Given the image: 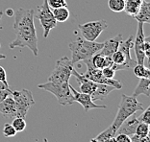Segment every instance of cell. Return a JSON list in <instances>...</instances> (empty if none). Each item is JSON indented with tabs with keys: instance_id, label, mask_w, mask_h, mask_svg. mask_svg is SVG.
<instances>
[{
	"instance_id": "6da1fadb",
	"label": "cell",
	"mask_w": 150,
	"mask_h": 142,
	"mask_svg": "<svg viewBox=\"0 0 150 142\" xmlns=\"http://www.w3.org/2000/svg\"><path fill=\"white\" fill-rule=\"evenodd\" d=\"M34 9L19 8L15 13L13 29L16 31V39L9 44L10 48L27 47L33 52L34 56L39 55L38 37L34 24Z\"/></svg>"
},
{
	"instance_id": "7a4b0ae2",
	"label": "cell",
	"mask_w": 150,
	"mask_h": 142,
	"mask_svg": "<svg viewBox=\"0 0 150 142\" xmlns=\"http://www.w3.org/2000/svg\"><path fill=\"white\" fill-rule=\"evenodd\" d=\"M69 50L71 52V63H76L80 60H88L94 54L100 51L103 47V42L90 41L85 39H77L75 41L69 43Z\"/></svg>"
},
{
	"instance_id": "3957f363",
	"label": "cell",
	"mask_w": 150,
	"mask_h": 142,
	"mask_svg": "<svg viewBox=\"0 0 150 142\" xmlns=\"http://www.w3.org/2000/svg\"><path fill=\"white\" fill-rule=\"evenodd\" d=\"M139 110H144V105L139 103L137 100V98L134 96H127L125 94H122L120 103H119L118 106L117 113L115 115L112 126L117 131V129L120 127V125L128 117L135 114Z\"/></svg>"
},
{
	"instance_id": "277c9868",
	"label": "cell",
	"mask_w": 150,
	"mask_h": 142,
	"mask_svg": "<svg viewBox=\"0 0 150 142\" xmlns=\"http://www.w3.org/2000/svg\"><path fill=\"white\" fill-rule=\"evenodd\" d=\"M38 87L40 89H43L52 93L57 98L58 103L62 105V106L72 105L75 102L73 94L70 90V84L69 82L61 83V84H54L51 82H47L44 84H40Z\"/></svg>"
},
{
	"instance_id": "5b68a950",
	"label": "cell",
	"mask_w": 150,
	"mask_h": 142,
	"mask_svg": "<svg viewBox=\"0 0 150 142\" xmlns=\"http://www.w3.org/2000/svg\"><path fill=\"white\" fill-rule=\"evenodd\" d=\"M73 68V63L67 57H63L56 62L55 68L48 78V82L54 84L67 83L71 77V71Z\"/></svg>"
},
{
	"instance_id": "8992f818",
	"label": "cell",
	"mask_w": 150,
	"mask_h": 142,
	"mask_svg": "<svg viewBox=\"0 0 150 142\" xmlns=\"http://www.w3.org/2000/svg\"><path fill=\"white\" fill-rule=\"evenodd\" d=\"M12 97L16 103V117L25 118L30 108L35 105L32 92L28 89L12 91Z\"/></svg>"
},
{
	"instance_id": "52a82bcc",
	"label": "cell",
	"mask_w": 150,
	"mask_h": 142,
	"mask_svg": "<svg viewBox=\"0 0 150 142\" xmlns=\"http://www.w3.org/2000/svg\"><path fill=\"white\" fill-rule=\"evenodd\" d=\"M34 18L40 20V23L43 29V37L47 38L50 31L57 26V21L53 15V13L51 11L50 7L47 4V0H43L42 4L39 6L38 12L36 15H34Z\"/></svg>"
},
{
	"instance_id": "ba28073f",
	"label": "cell",
	"mask_w": 150,
	"mask_h": 142,
	"mask_svg": "<svg viewBox=\"0 0 150 142\" xmlns=\"http://www.w3.org/2000/svg\"><path fill=\"white\" fill-rule=\"evenodd\" d=\"M83 62L85 63V65H87V71L84 74H82L85 78L93 81L94 83L103 84H107V86H114L115 89H122V84L119 82V81L115 80L114 78H112V79H108V78L104 77L103 74H102L101 69L95 68V67L93 65V63L91 62V59L85 60Z\"/></svg>"
},
{
	"instance_id": "9c48e42d",
	"label": "cell",
	"mask_w": 150,
	"mask_h": 142,
	"mask_svg": "<svg viewBox=\"0 0 150 142\" xmlns=\"http://www.w3.org/2000/svg\"><path fill=\"white\" fill-rule=\"evenodd\" d=\"M108 27L106 20H95V21L87 22L85 24L78 25V29L80 30L82 37L90 41H95L101 33L106 30Z\"/></svg>"
},
{
	"instance_id": "30bf717a",
	"label": "cell",
	"mask_w": 150,
	"mask_h": 142,
	"mask_svg": "<svg viewBox=\"0 0 150 142\" xmlns=\"http://www.w3.org/2000/svg\"><path fill=\"white\" fill-rule=\"evenodd\" d=\"M145 40V36L144 32V23L138 22V28H137V35H136L135 42L133 45L134 48L135 55H136V63L138 65H144L145 55L144 51V43Z\"/></svg>"
},
{
	"instance_id": "8fae6325",
	"label": "cell",
	"mask_w": 150,
	"mask_h": 142,
	"mask_svg": "<svg viewBox=\"0 0 150 142\" xmlns=\"http://www.w3.org/2000/svg\"><path fill=\"white\" fill-rule=\"evenodd\" d=\"M70 90L73 94L74 101L77 103H79L82 107H83L84 110L88 112V110H93V109H106L105 105H96L94 104V102L91 100V96L90 94L83 93V92H78V91L74 89L72 86H70Z\"/></svg>"
},
{
	"instance_id": "7c38bea8",
	"label": "cell",
	"mask_w": 150,
	"mask_h": 142,
	"mask_svg": "<svg viewBox=\"0 0 150 142\" xmlns=\"http://www.w3.org/2000/svg\"><path fill=\"white\" fill-rule=\"evenodd\" d=\"M122 39H122V35L119 34V35L115 36V38L106 40L105 42H103V47L98 53H100L101 55L104 56H112L115 51H117Z\"/></svg>"
},
{
	"instance_id": "4fadbf2b",
	"label": "cell",
	"mask_w": 150,
	"mask_h": 142,
	"mask_svg": "<svg viewBox=\"0 0 150 142\" xmlns=\"http://www.w3.org/2000/svg\"><path fill=\"white\" fill-rule=\"evenodd\" d=\"M0 113L6 118L16 117V103H15V101H13L12 95L5 98V99L0 103Z\"/></svg>"
},
{
	"instance_id": "5bb4252c",
	"label": "cell",
	"mask_w": 150,
	"mask_h": 142,
	"mask_svg": "<svg viewBox=\"0 0 150 142\" xmlns=\"http://www.w3.org/2000/svg\"><path fill=\"white\" fill-rule=\"evenodd\" d=\"M138 117L136 116V113L131 115L130 117H128L123 123L120 125V127L117 129V134H124L127 136H131L133 134H135L136 133V128H137L139 124Z\"/></svg>"
},
{
	"instance_id": "9a60e30c",
	"label": "cell",
	"mask_w": 150,
	"mask_h": 142,
	"mask_svg": "<svg viewBox=\"0 0 150 142\" xmlns=\"http://www.w3.org/2000/svg\"><path fill=\"white\" fill-rule=\"evenodd\" d=\"M115 89L114 86H107V84H98L96 89H95L94 92L91 95V100L96 101V100L106 99L109 94H110L112 91H114Z\"/></svg>"
},
{
	"instance_id": "2e32d148",
	"label": "cell",
	"mask_w": 150,
	"mask_h": 142,
	"mask_svg": "<svg viewBox=\"0 0 150 142\" xmlns=\"http://www.w3.org/2000/svg\"><path fill=\"white\" fill-rule=\"evenodd\" d=\"M138 22L141 23H150V4L149 2L144 0L142 3V6L139 8L134 18Z\"/></svg>"
},
{
	"instance_id": "e0dca14e",
	"label": "cell",
	"mask_w": 150,
	"mask_h": 142,
	"mask_svg": "<svg viewBox=\"0 0 150 142\" xmlns=\"http://www.w3.org/2000/svg\"><path fill=\"white\" fill-rule=\"evenodd\" d=\"M149 86H150V81L149 78H139V82L138 84L137 87L134 90L132 96L137 98L139 95H145L146 97L150 96V91H149Z\"/></svg>"
},
{
	"instance_id": "ac0fdd59",
	"label": "cell",
	"mask_w": 150,
	"mask_h": 142,
	"mask_svg": "<svg viewBox=\"0 0 150 142\" xmlns=\"http://www.w3.org/2000/svg\"><path fill=\"white\" fill-rule=\"evenodd\" d=\"M144 0H125V7L124 12L127 13L129 16H134L137 15L139 8L142 6V3Z\"/></svg>"
},
{
	"instance_id": "d6986e66",
	"label": "cell",
	"mask_w": 150,
	"mask_h": 142,
	"mask_svg": "<svg viewBox=\"0 0 150 142\" xmlns=\"http://www.w3.org/2000/svg\"><path fill=\"white\" fill-rule=\"evenodd\" d=\"M52 13L57 22H66L70 15L67 7H61V8L53 9Z\"/></svg>"
},
{
	"instance_id": "ffe728a7",
	"label": "cell",
	"mask_w": 150,
	"mask_h": 142,
	"mask_svg": "<svg viewBox=\"0 0 150 142\" xmlns=\"http://www.w3.org/2000/svg\"><path fill=\"white\" fill-rule=\"evenodd\" d=\"M133 72L138 78H150V70L144 65H137L133 67Z\"/></svg>"
},
{
	"instance_id": "44dd1931",
	"label": "cell",
	"mask_w": 150,
	"mask_h": 142,
	"mask_svg": "<svg viewBox=\"0 0 150 142\" xmlns=\"http://www.w3.org/2000/svg\"><path fill=\"white\" fill-rule=\"evenodd\" d=\"M115 136H117V130H115V128L111 125V126L108 127L106 130H104L102 133H100L99 134H98V136H96V139L100 142H103L104 140L108 139V138L115 137Z\"/></svg>"
},
{
	"instance_id": "7402d4cb",
	"label": "cell",
	"mask_w": 150,
	"mask_h": 142,
	"mask_svg": "<svg viewBox=\"0 0 150 142\" xmlns=\"http://www.w3.org/2000/svg\"><path fill=\"white\" fill-rule=\"evenodd\" d=\"M108 6L111 11L115 13L123 12L125 7V0H109Z\"/></svg>"
},
{
	"instance_id": "603a6c76",
	"label": "cell",
	"mask_w": 150,
	"mask_h": 142,
	"mask_svg": "<svg viewBox=\"0 0 150 142\" xmlns=\"http://www.w3.org/2000/svg\"><path fill=\"white\" fill-rule=\"evenodd\" d=\"M104 59H105L104 55H101L100 53H96L91 58V62L95 68L102 69L104 67Z\"/></svg>"
},
{
	"instance_id": "cb8c5ba5",
	"label": "cell",
	"mask_w": 150,
	"mask_h": 142,
	"mask_svg": "<svg viewBox=\"0 0 150 142\" xmlns=\"http://www.w3.org/2000/svg\"><path fill=\"white\" fill-rule=\"evenodd\" d=\"M135 134H137L139 136L145 137L149 136V124L139 122L138 124L137 128H136V133Z\"/></svg>"
},
{
	"instance_id": "d4e9b609",
	"label": "cell",
	"mask_w": 150,
	"mask_h": 142,
	"mask_svg": "<svg viewBox=\"0 0 150 142\" xmlns=\"http://www.w3.org/2000/svg\"><path fill=\"white\" fill-rule=\"evenodd\" d=\"M26 121L24 118L22 117H15V119L13 120L12 126L15 128V130L16 131V133H20V131H24L26 128Z\"/></svg>"
},
{
	"instance_id": "484cf974",
	"label": "cell",
	"mask_w": 150,
	"mask_h": 142,
	"mask_svg": "<svg viewBox=\"0 0 150 142\" xmlns=\"http://www.w3.org/2000/svg\"><path fill=\"white\" fill-rule=\"evenodd\" d=\"M16 134V131L12 126V124L7 123L4 125V128H3V136L5 137H13Z\"/></svg>"
},
{
	"instance_id": "4316f807",
	"label": "cell",
	"mask_w": 150,
	"mask_h": 142,
	"mask_svg": "<svg viewBox=\"0 0 150 142\" xmlns=\"http://www.w3.org/2000/svg\"><path fill=\"white\" fill-rule=\"evenodd\" d=\"M47 4L51 9H57L61 7H67L66 0H47Z\"/></svg>"
},
{
	"instance_id": "83f0119b",
	"label": "cell",
	"mask_w": 150,
	"mask_h": 142,
	"mask_svg": "<svg viewBox=\"0 0 150 142\" xmlns=\"http://www.w3.org/2000/svg\"><path fill=\"white\" fill-rule=\"evenodd\" d=\"M138 120H139V122L150 124V107H148L147 109H145L144 110L142 115H139L138 117Z\"/></svg>"
},
{
	"instance_id": "f1b7e54d",
	"label": "cell",
	"mask_w": 150,
	"mask_h": 142,
	"mask_svg": "<svg viewBox=\"0 0 150 142\" xmlns=\"http://www.w3.org/2000/svg\"><path fill=\"white\" fill-rule=\"evenodd\" d=\"M102 74H103L104 77L108 78V79H112L115 75V71L114 70L112 66H108V67H104V68L101 69Z\"/></svg>"
},
{
	"instance_id": "f546056e",
	"label": "cell",
	"mask_w": 150,
	"mask_h": 142,
	"mask_svg": "<svg viewBox=\"0 0 150 142\" xmlns=\"http://www.w3.org/2000/svg\"><path fill=\"white\" fill-rule=\"evenodd\" d=\"M150 38L149 37H145V40L144 43V55L145 58L149 59L150 57V42H149Z\"/></svg>"
},
{
	"instance_id": "4dcf8cb0",
	"label": "cell",
	"mask_w": 150,
	"mask_h": 142,
	"mask_svg": "<svg viewBox=\"0 0 150 142\" xmlns=\"http://www.w3.org/2000/svg\"><path fill=\"white\" fill-rule=\"evenodd\" d=\"M115 142H131V136L124 134H118L115 136Z\"/></svg>"
},
{
	"instance_id": "1f68e13d",
	"label": "cell",
	"mask_w": 150,
	"mask_h": 142,
	"mask_svg": "<svg viewBox=\"0 0 150 142\" xmlns=\"http://www.w3.org/2000/svg\"><path fill=\"white\" fill-rule=\"evenodd\" d=\"M131 142H150V138L149 136L142 137L137 136V134H133V136H131Z\"/></svg>"
},
{
	"instance_id": "d6a6232c",
	"label": "cell",
	"mask_w": 150,
	"mask_h": 142,
	"mask_svg": "<svg viewBox=\"0 0 150 142\" xmlns=\"http://www.w3.org/2000/svg\"><path fill=\"white\" fill-rule=\"evenodd\" d=\"M12 95V90L11 89H0V103L2 102L3 100L7 98L8 96Z\"/></svg>"
},
{
	"instance_id": "836d02e7",
	"label": "cell",
	"mask_w": 150,
	"mask_h": 142,
	"mask_svg": "<svg viewBox=\"0 0 150 142\" xmlns=\"http://www.w3.org/2000/svg\"><path fill=\"white\" fill-rule=\"evenodd\" d=\"M0 81L1 82H3L4 84H8L9 86V84L8 82H7V74H6V70L3 68L2 66H0Z\"/></svg>"
},
{
	"instance_id": "e575fe53",
	"label": "cell",
	"mask_w": 150,
	"mask_h": 142,
	"mask_svg": "<svg viewBox=\"0 0 150 142\" xmlns=\"http://www.w3.org/2000/svg\"><path fill=\"white\" fill-rule=\"evenodd\" d=\"M5 13L7 15V16H9V18H12V16L15 15V12L13 11V9L9 8V9H7L6 11H5Z\"/></svg>"
},
{
	"instance_id": "d590c367",
	"label": "cell",
	"mask_w": 150,
	"mask_h": 142,
	"mask_svg": "<svg viewBox=\"0 0 150 142\" xmlns=\"http://www.w3.org/2000/svg\"><path fill=\"white\" fill-rule=\"evenodd\" d=\"M0 89H9V86L0 81Z\"/></svg>"
},
{
	"instance_id": "8d00e7d4",
	"label": "cell",
	"mask_w": 150,
	"mask_h": 142,
	"mask_svg": "<svg viewBox=\"0 0 150 142\" xmlns=\"http://www.w3.org/2000/svg\"><path fill=\"white\" fill-rule=\"evenodd\" d=\"M103 142H115V137H110V138H108V139L104 140Z\"/></svg>"
},
{
	"instance_id": "74e56055",
	"label": "cell",
	"mask_w": 150,
	"mask_h": 142,
	"mask_svg": "<svg viewBox=\"0 0 150 142\" xmlns=\"http://www.w3.org/2000/svg\"><path fill=\"white\" fill-rule=\"evenodd\" d=\"M3 59H6V56L4 54H0V60H3Z\"/></svg>"
},
{
	"instance_id": "f35d334b",
	"label": "cell",
	"mask_w": 150,
	"mask_h": 142,
	"mask_svg": "<svg viewBox=\"0 0 150 142\" xmlns=\"http://www.w3.org/2000/svg\"><path fill=\"white\" fill-rule=\"evenodd\" d=\"M88 142H100V141H98L96 138H93V139H91V141H88Z\"/></svg>"
},
{
	"instance_id": "ab89813d",
	"label": "cell",
	"mask_w": 150,
	"mask_h": 142,
	"mask_svg": "<svg viewBox=\"0 0 150 142\" xmlns=\"http://www.w3.org/2000/svg\"><path fill=\"white\" fill-rule=\"evenodd\" d=\"M3 11H0V20H1V18H2V16H3Z\"/></svg>"
},
{
	"instance_id": "60d3db41",
	"label": "cell",
	"mask_w": 150,
	"mask_h": 142,
	"mask_svg": "<svg viewBox=\"0 0 150 142\" xmlns=\"http://www.w3.org/2000/svg\"><path fill=\"white\" fill-rule=\"evenodd\" d=\"M43 142H48V140H47V138H44V139H43Z\"/></svg>"
},
{
	"instance_id": "b9f144b4",
	"label": "cell",
	"mask_w": 150,
	"mask_h": 142,
	"mask_svg": "<svg viewBox=\"0 0 150 142\" xmlns=\"http://www.w3.org/2000/svg\"><path fill=\"white\" fill-rule=\"evenodd\" d=\"M0 47H1V45H0Z\"/></svg>"
}]
</instances>
